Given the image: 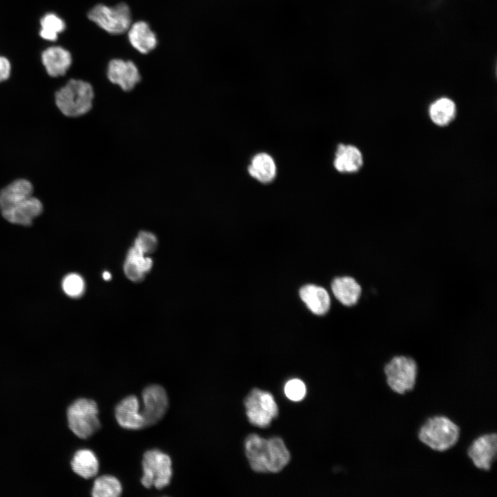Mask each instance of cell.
<instances>
[{"label": "cell", "mask_w": 497, "mask_h": 497, "mask_svg": "<svg viewBox=\"0 0 497 497\" xmlns=\"http://www.w3.org/2000/svg\"><path fill=\"white\" fill-rule=\"evenodd\" d=\"M34 186L26 178H17L0 189V210L8 209L34 194Z\"/></svg>", "instance_id": "13"}, {"label": "cell", "mask_w": 497, "mask_h": 497, "mask_svg": "<svg viewBox=\"0 0 497 497\" xmlns=\"http://www.w3.org/2000/svg\"><path fill=\"white\" fill-rule=\"evenodd\" d=\"M144 409L141 411L144 422V427L152 426L158 422L166 413L168 400L165 389L160 385L151 384L146 387L142 392Z\"/></svg>", "instance_id": "9"}, {"label": "cell", "mask_w": 497, "mask_h": 497, "mask_svg": "<svg viewBox=\"0 0 497 497\" xmlns=\"http://www.w3.org/2000/svg\"><path fill=\"white\" fill-rule=\"evenodd\" d=\"M122 491L119 480L110 475L97 478L93 485L92 496L94 497H118Z\"/></svg>", "instance_id": "23"}, {"label": "cell", "mask_w": 497, "mask_h": 497, "mask_svg": "<svg viewBox=\"0 0 497 497\" xmlns=\"http://www.w3.org/2000/svg\"><path fill=\"white\" fill-rule=\"evenodd\" d=\"M88 17L99 28L112 35L127 32L132 24L130 10L125 3L113 7L97 4L88 12Z\"/></svg>", "instance_id": "5"}, {"label": "cell", "mask_w": 497, "mask_h": 497, "mask_svg": "<svg viewBox=\"0 0 497 497\" xmlns=\"http://www.w3.org/2000/svg\"><path fill=\"white\" fill-rule=\"evenodd\" d=\"M43 211L41 201L34 195L21 202L1 211L2 217L8 222L24 226H30Z\"/></svg>", "instance_id": "12"}, {"label": "cell", "mask_w": 497, "mask_h": 497, "mask_svg": "<svg viewBox=\"0 0 497 497\" xmlns=\"http://www.w3.org/2000/svg\"><path fill=\"white\" fill-rule=\"evenodd\" d=\"M115 414L118 424L123 428L139 429L144 427L139 403L135 396L131 395L121 400L115 407Z\"/></svg>", "instance_id": "14"}, {"label": "cell", "mask_w": 497, "mask_h": 497, "mask_svg": "<svg viewBox=\"0 0 497 497\" xmlns=\"http://www.w3.org/2000/svg\"><path fill=\"white\" fill-rule=\"evenodd\" d=\"M41 61L48 75L52 77L64 76L72 64V56L65 48L52 46L44 50Z\"/></svg>", "instance_id": "15"}, {"label": "cell", "mask_w": 497, "mask_h": 497, "mask_svg": "<svg viewBox=\"0 0 497 497\" xmlns=\"http://www.w3.org/2000/svg\"><path fill=\"white\" fill-rule=\"evenodd\" d=\"M251 177L262 184L272 182L277 174V166L272 156L266 153H258L251 159L248 166Z\"/></svg>", "instance_id": "19"}, {"label": "cell", "mask_w": 497, "mask_h": 497, "mask_svg": "<svg viewBox=\"0 0 497 497\" xmlns=\"http://www.w3.org/2000/svg\"><path fill=\"white\" fill-rule=\"evenodd\" d=\"M92 86L83 79H71L55 94V103L61 113L70 118L87 115L94 106Z\"/></svg>", "instance_id": "2"}, {"label": "cell", "mask_w": 497, "mask_h": 497, "mask_svg": "<svg viewBox=\"0 0 497 497\" xmlns=\"http://www.w3.org/2000/svg\"><path fill=\"white\" fill-rule=\"evenodd\" d=\"M134 246L144 254L152 253L157 248V240L153 233L147 231H141L135 240Z\"/></svg>", "instance_id": "26"}, {"label": "cell", "mask_w": 497, "mask_h": 497, "mask_svg": "<svg viewBox=\"0 0 497 497\" xmlns=\"http://www.w3.org/2000/svg\"><path fill=\"white\" fill-rule=\"evenodd\" d=\"M331 289L335 298L347 306L356 304L362 293L360 284L351 276L335 277L331 283Z\"/></svg>", "instance_id": "17"}, {"label": "cell", "mask_w": 497, "mask_h": 497, "mask_svg": "<svg viewBox=\"0 0 497 497\" xmlns=\"http://www.w3.org/2000/svg\"><path fill=\"white\" fill-rule=\"evenodd\" d=\"M136 265L143 273L148 272L153 266V261L149 257H145L138 248L133 246L129 249L126 260Z\"/></svg>", "instance_id": "27"}, {"label": "cell", "mask_w": 497, "mask_h": 497, "mask_svg": "<svg viewBox=\"0 0 497 497\" xmlns=\"http://www.w3.org/2000/svg\"><path fill=\"white\" fill-rule=\"evenodd\" d=\"M362 164L363 157L358 148L351 144L338 145L333 159V166L337 171L353 173L358 171Z\"/></svg>", "instance_id": "16"}, {"label": "cell", "mask_w": 497, "mask_h": 497, "mask_svg": "<svg viewBox=\"0 0 497 497\" xmlns=\"http://www.w3.org/2000/svg\"><path fill=\"white\" fill-rule=\"evenodd\" d=\"M127 32L132 46L142 54L148 53L157 44L155 32L145 21H140L132 23Z\"/></svg>", "instance_id": "18"}, {"label": "cell", "mask_w": 497, "mask_h": 497, "mask_svg": "<svg viewBox=\"0 0 497 497\" xmlns=\"http://www.w3.org/2000/svg\"><path fill=\"white\" fill-rule=\"evenodd\" d=\"M103 277L105 280H109L111 278V275L109 272L105 271L103 273Z\"/></svg>", "instance_id": "31"}, {"label": "cell", "mask_w": 497, "mask_h": 497, "mask_svg": "<svg viewBox=\"0 0 497 497\" xmlns=\"http://www.w3.org/2000/svg\"><path fill=\"white\" fill-rule=\"evenodd\" d=\"M84 281L77 273H70L65 276L62 281L64 293L71 298H79L84 291Z\"/></svg>", "instance_id": "25"}, {"label": "cell", "mask_w": 497, "mask_h": 497, "mask_svg": "<svg viewBox=\"0 0 497 497\" xmlns=\"http://www.w3.org/2000/svg\"><path fill=\"white\" fill-rule=\"evenodd\" d=\"M459 436V427L444 416L428 418L418 432L420 440L437 451H445L454 447Z\"/></svg>", "instance_id": "3"}, {"label": "cell", "mask_w": 497, "mask_h": 497, "mask_svg": "<svg viewBox=\"0 0 497 497\" xmlns=\"http://www.w3.org/2000/svg\"><path fill=\"white\" fill-rule=\"evenodd\" d=\"M456 114L454 101L448 97H440L429 106V115L431 120L437 126H445L451 123Z\"/></svg>", "instance_id": "22"}, {"label": "cell", "mask_w": 497, "mask_h": 497, "mask_svg": "<svg viewBox=\"0 0 497 497\" xmlns=\"http://www.w3.org/2000/svg\"><path fill=\"white\" fill-rule=\"evenodd\" d=\"M284 393L289 399L300 401L304 398L306 394L305 384L299 379H292L286 383Z\"/></svg>", "instance_id": "28"}, {"label": "cell", "mask_w": 497, "mask_h": 497, "mask_svg": "<svg viewBox=\"0 0 497 497\" xmlns=\"http://www.w3.org/2000/svg\"><path fill=\"white\" fill-rule=\"evenodd\" d=\"M384 372L389 387L394 392L403 394L413 389L418 366L411 357L396 355L384 365Z\"/></svg>", "instance_id": "7"}, {"label": "cell", "mask_w": 497, "mask_h": 497, "mask_svg": "<svg viewBox=\"0 0 497 497\" xmlns=\"http://www.w3.org/2000/svg\"><path fill=\"white\" fill-rule=\"evenodd\" d=\"M40 36L48 41H55L59 33L66 28L64 21L57 14L48 13L44 15L41 21Z\"/></svg>", "instance_id": "24"}, {"label": "cell", "mask_w": 497, "mask_h": 497, "mask_svg": "<svg viewBox=\"0 0 497 497\" xmlns=\"http://www.w3.org/2000/svg\"><path fill=\"white\" fill-rule=\"evenodd\" d=\"M97 403L91 399L79 398L67 409L70 430L79 438L86 439L100 428Z\"/></svg>", "instance_id": "4"}, {"label": "cell", "mask_w": 497, "mask_h": 497, "mask_svg": "<svg viewBox=\"0 0 497 497\" xmlns=\"http://www.w3.org/2000/svg\"><path fill=\"white\" fill-rule=\"evenodd\" d=\"M249 422L260 427H268L277 416L278 408L272 394L259 389H253L244 400Z\"/></svg>", "instance_id": "8"}, {"label": "cell", "mask_w": 497, "mask_h": 497, "mask_svg": "<svg viewBox=\"0 0 497 497\" xmlns=\"http://www.w3.org/2000/svg\"><path fill=\"white\" fill-rule=\"evenodd\" d=\"M99 461L95 453L87 449L76 451L71 461V467L73 471L86 479L96 476L99 471Z\"/></svg>", "instance_id": "21"}, {"label": "cell", "mask_w": 497, "mask_h": 497, "mask_svg": "<svg viewBox=\"0 0 497 497\" xmlns=\"http://www.w3.org/2000/svg\"><path fill=\"white\" fill-rule=\"evenodd\" d=\"M107 78L123 91H131L141 80L137 66L131 61L119 59L111 60L107 68Z\"/></svg>", "instance_id": "10"}, {"label": "cell", "mask_w": 497, "mask_h": 497, "mask_svg": "<svg viewBox=\"0 0 497 497\" xmlns=\"http://www.w3.org/2000/svg\"><path fill=\"white\" fill-rule=\"evenodd\" d=\"M11 65L8 59L0 56V83L6 81L10 76Z\"/></svg>", "instance_id": "30"}, {"label": "cell", "mask_w": 497, "mask_h": 497, "mask_svg": "<svg viewBox=\"0 0 497 497\" xmlns=\"http://www.w3.org/2000/svg\"><path fill=\"white\" fill-rule=\"evenodd\" d=\"M124 271L126 277L133 282H139L144 278V273L129 261L126 260Z\"/></svg>", "instance_id": "29"}, {"label": "cell", "mask_w": 497, "mask_h": 497, "mask_svg": "<svg viewBox=\"0 0 497 497\" xmlns=\"http://www.w3.org/2000/svg\"><path fill=\"white\" fill-rule=\"evenodd\" d=\"M300 296L314 314L324 315L330 308V297L323 287L313 284L305 285L300 289Z\"/></svg>", "instance_id": "20"}, {"label": "cell", "mask_w": 497, "mask_h": 497, "mask_svg": "<svg viewBox=\"0 0 497 497\" xmlns=\"http://www.w3.org/2000/svg\"><path fill=\"white\" fill-rule=\"evenodd\" d=\"M496 449L497 436L491 433L474 440L468 448L467 454L477 468L489 471L496 459Z\"/></svg>", "instance_id": "11"}, {"label": "cell", "mask_w": 497, "mask_h": 497, "mask_svg": "<svg viewBox=\"0 0 497 497\" xmlns=\"http://www.w3.org/2000/svg\"><path fill=\"white\" fill-rule=\"evenodd\" d=\"M142 484L146 488L161 489L167 486L172 476V461L168 455L158 449L144 453L142 460Z\"/></svg>", "instance_id": "6"}, {"label": "cell", "mask_w": 497, "mask_h": 497, "mask_svg": "<svg viewBox=\"0 0 497 497\" xmlns=\"http://www.w3.org/2000/svg\"><path fill=\"white\" fill-rule=\"evenodd\" d=\"M244 445L250 466L256 472H279L290 460L289 451L279 437L264 439L251 434Z\"/></svg>", "instance_id": "1"}]
</instances>
